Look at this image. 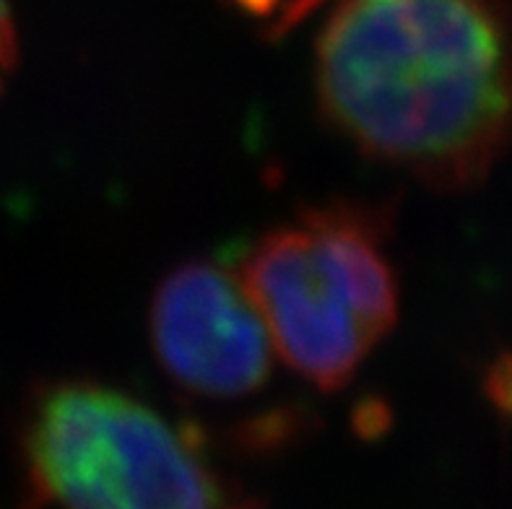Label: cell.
Returning a JSON list of instances; mask_svg holds the SVG:
<instances>
[{"label":"cell","mask_w":512,"mask_h":509,"mask_svg":"<svg viewBox=\"0 0 512 509\" xmlns=\"http://www.w3.org/2000/svg\"><path fill=\"white\" fill-rule=\"evenodd\" d=\"M315 97L364 156L435 193L476 190L512 149V0H338Z\"/></svg>","instance_id":"1"},{"label":"cell","mask_w":512,"mask_h":509,"mask_svg":"<svg viewBox=\"0 0 512 509\" xmlns=\"http://www.w3.org/2000/svg\"><path fill=\"white\" fill-rule=\"evenodd\" d=\"M390 203L333 198L260 234L237 276L276 354L320 390L354 380L401 312Z\"/></svg>","instance_id":"2"},{"label":"cell","mask_w":512,"mask_h":509,"mask_svg":"<svg viewBox=\"0 0 512 509\" xmlns=\"http://www.w3.org/2000/svg\"><path fill=\"white\" fill-rule=\"evenodd\" d=\"M26 497L55 509H263L185 426L120 387L39 385L24 406Z\"/></svg>","instance_id":"3"},{"label":"cell","mask_w":512,"mask_h":509,"mask_svg":"<svg viewBox=\"0 0 512 509\" xmlns=\"http://www.w3.org/2000/svg\"><path fill=\"white\" fill-rule=\"evenodd\" d=\"M149 333L169 380L211 403L263 393L279 359L240 276L211 260H185L162 278L151 299Z\"/></svg>","instance_id":"4"},{"label":"cell","mask_w":512,"mask_h":509,"mask_svg":"<svg viewBox=\"0 0 512 509\" xmlns=\"http://www.w3.org/2000/svg\"><path fill=\"white\" fill-rule=\"evenodd\" d=\"M19 63V32H16V19H13L11 3L0 0V97L11 81L13 71Z\"/></svg>","instance_id":"5"},{"label":"cell","mask_w":512,"mask_h":509,"mask_svg":"<svg viewBox=\"0 0 512 509\" xmlns=\"http://www.w3.org/2000/svg\"><path fill=\"white\" fill-rule=\"evenodd\" d=\"M224 3L250 13V16H260V19L281 13V21H286V16L305 11V0H224Z\"/></svg>","instance_id":"6"},{"label":"cell","mask_w":512,"mask_h":509,"mask_svg":"<svg viewBox=\"0 0 512 509\" xmlns=\"http://www.w3.org/2000/svg\"><path fill=\"white\" fill-rule=\"evenodd\" d=\"M494 403L512 416V361L494 369L492 374Z\"/></svg>","instance_id":"7"}]
</instances>
